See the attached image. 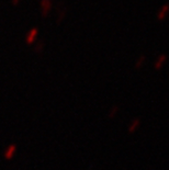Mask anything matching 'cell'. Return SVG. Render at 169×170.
I'll list each match as a JSON object with an SVG mask.
<instances>
[{
	"instance_id": "4",
	"label": "cell",
	"mask_w": 169,
	"mask_h": 170,
	"mask_svg": "<svg viewBox=\"0 0 169 170\" xmlns=\"http://www.w3.org/2000/svg\"><path fill=\"white\" fill-rule=\"evenodd\" d=\"M41 12L43 16H46L52 9V0H41Z\"/></svg>"
},
{
	"instance_id": "9",
	"label": "cell",
	"mask_w": 169,
	"mask_h": 170,
	"mask_svg": "<svg viewBox=\"0 0 169 170\" xmlns=\"http://www.w3.org/2000/svg\"><path fill=\"white\" fill-rule=\"evenodd\" d=\"M144 62H145V56H144V55L140 56V57H138L137 59H136L135 68H140V67H142V66H143V64H144Z\"/></svg>"
},
{
	"instance_id": "7",
	"label": "cell",
	"mask_w": 169,
	"mask_h": 170,
	"mask_svg": "<svg viewBox=\"0 0 169 170\" xmlns=\"http://www.w3.org/2000/svg\"><path fill=\"white\" fill-rule=\"evenodd\" d=\"M119 113V107L117 105H113L109 110V119H114L117 116V114Z\"/></svg>"
},
{
	"instance_id": "5",
	"label": "cell",
	"mask_w": 169,
	"mask_h": 170,
	"mask_svg": "<svg viewBox=\"0 0 169 170\" xmlns=\"http://www.w3.org/2000/svg\"><path fill=\"white\" fill-rule=\"evenodd\" d=\"M167 58H168V56H167L166 54H161V55H159L158 57L156 58V60H155V63H154V67H155V69H160V68L166 64Z\"/></svg>"
},
{
	"instance_id": "2",
	"label": "cell",
	"mask_w": 169,
	"mask_h": 170,
	"mask_svg": "<svg viewBox=\"0 0 169 170\" xmlns=\"http://www.w3.org/2000/svg\"><path fill=\"white\" fill-rule=\"evenodd\" d=\"M17 153V145L16 144H11L9 145L5 150V154H3V157L7 160H10L13 158V156L16 155Z\"/></svg>"
},
{
	"instance_id": "8",
	"label": "cell",
	"mask_w": 169,
	"mask_h": 170,
	"mask_svg": "<svg viewBox=\"0 0 169 170\" xmlns=\"http://www.w3.org/2000/svg\"><path fill=\"white\" fill-rule=\"evenodd\" d=\"M43 48H44V41L41 40V41L36 42V44H35V52L41 53L43 51Z\"/></svg>"
},
{
	"instance_id": "10",
	"label": "cell",
	"mask_w": 169,
	"mask_h": 170,
	"mask_svg": "<svg viewBox=\"0 0 169 170\" xmlns=\"http://www.w3.org/2000/svg\"><path fill=\"white\" fill-rule=\"evenodd\" d=\"M11 1H12L13 3H17V2H18V1H19V0H11Z\"/></svg>"
},
{
	"instance_id": "3",
	"label": "cell",
	"mask_w": 169,
	"mask_h": 170,
	"mask_svg": "<svg viewBox=\"0 0 169 170\" xmlns=\"http://www.w3.org/2000/svg\"><path fill=\"white\" fill-rule=\"evenodd\" d=\"M37 33H39V29H37V28H32V29L30 30L28 33H26V35H25V42L29 43V44L33 43L34 41H35V39H36Z\"/></svg>"
},
{
	"instance_id": "1",
	"label": "cell",
	"mask_w": 169,
	"mask_h": 170,
	"mask_svg": "<svg viewBox=\"0 0 169 170\" xmlns=\"http://www.w3.org/2000/svg\"><path fill=\"white\" fill-rule=\"evenodd\" d=\"M140 124H142L140 119H138V118L133 119V120L130 122V124H129V126H128V132L130 134H133V133H135V132H137L138 130H140Z\"/></svg>"
},
{
	"instance_id": "6",
	"label": "cell",
	"mask_w": 169,
	"mask_h": 170,
	"mask_svg": "<svg viewBox=\"0 0 169 170\" xmlns=\"http://www.w3.org/2000/svg\"><path fill=\"white\" fill-rule=\"evenodd\" d=\"M169 10V5L168 3H166V5H164L163 7L160 8V10L158 11V13H157V18L158 19H163L165 16H166L167 11Z\"/></svg>"
}]
</instances>
